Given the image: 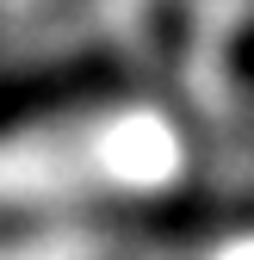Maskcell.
Segmentation results:
<instances>
[{
    "label": "cell",
    "mask_w": 254,
    "mask_h": 260,
    "mask_svg": "<svg viewBox=\"0 0 254 260\" xmlns=\"http://www.w3.org/2000/svg\"><path fill=\"white\" fill-rule=\"evenodd\" d=\"M118 87H124V69L112 56H100V50L62 56V62H38V69H13V75H0V137L38 124V118L93 106V100H106Z\"/></svg>",
    "instance_id": "obj_1"
},
{
    "label": "cell",
    "mask_w": 254,
    "mask_h": 260,
    "mask_svg": "<svg viewBox=\"0 0 254 260\" xmlns=\"http://www.w3.org/2000/svg\"><path fill=\"white\" fill-rule=\"evenodd\" d=\"M230 69H236V81H242V87H254V25L236 38V50H230Z\"/></svg>",
    "instance_id": "obj_2"
}]
</instances>
